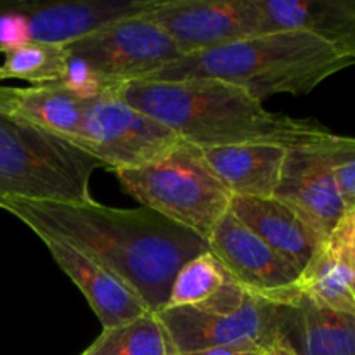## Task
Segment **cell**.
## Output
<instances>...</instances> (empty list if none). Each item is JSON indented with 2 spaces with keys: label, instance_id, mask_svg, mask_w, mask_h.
Masks as SVG:
<instances>
[{
  "label": "cell",
  "instance_id": "1",
  "mask_svg": "<svg viewBox=\"0 0 355 355\" xmlns=\"http://www.w3.org/2000/svg\"><path fill=\"white\" fill-rule=\"evenodd\" d=\"M0 208L31 231H45L85 252L120 277L158 314L186 262L207 252L203 238L151 208H113L97 201L6 200Z\"/></svg>",
  "mask_w": 355,
  "mask_h": 355
},
{
  "label": "cell",
  "instance_id": "2",
  "mask_svg": "<svg viewBox=\"0 0 355 355\" xmlns=\"http://www.w3.org/2000/svg\"><path fill=\"white\" fill-rule=\"evenodd\" d=\"M113 92L166 125L180 141L201 149L236 144H277L293 149L328 130L318 121L267 111L248 92L220 80L130 82Z\"/></svg>",
  "mask_w": 355,
  "mask_h": 355
},
{
  "label": "cell",
  "instance_id": "3",
  "mask_svg": "<svg viewBox=\"0 0 355 355\" xmlns=\"http://www.w3.org/2000/svg\"><path fill=\"white\" fill-rule=\"evenodd\" d=\"M354 64L352 55L307 31L281 30L184 55L139 82L220 80L263 103L277 94L305 96Z\"/></svg>",
  "mask_w": 355,
  "mask_h": 355
},
{
  "label": "cell",
  "instance_id": "4",
  "mask_svg": "<svg viewBox=\"0 0 355 355\" xmlns=\"http://www.w3.org/2000/svg\"><path fill=\"white\" fill-rule=\"evenodd\" d=\"M103 163L76 146L0 113V203L90 201Z\"/></svg>",
  "mask_w": 355,
  "mask_h": 355
},
{
  "label": "cell",
  "instance_id": "5",
  "mask_svg": "<svg viewBox=\"0 0 355 355\" xmlns=\"http://www.w3.org/2000/svg\"><path fill=\"white\" fill-rule=\"evenodd\" d=\"M132 198L207 241L231 207V193L215 177L203 149L180 141L144 166L114 172Z\"/></svg>",
  "mask_w": 355,
  "mask_h": 355
},
{
  "label": "cell",
  "instance_id": "6",
  "mask_svg": "<svg viewBox=\"0 0 355 355\" xmlns=\"http://www.w3.org/2000/svg\"><path fill=\"white\" fill-rule=\"evenodd\" d=\"M64 47L69 58L85 62L111 90L144 80L182 58L172 38L146 14L104 24Z\"/></svg>",
  "mask_w": 355,
  "mask_h": 355
},
{
  "label": "cell",
  "instance_id": "7",
  "mask_svg": "<svg viewBox=\"0 0 355 355\" xmlns=\"http://www.w3.org/2000/svg\"><path fill=\"white\" fill-rule=\"evenodd\" d=\"M179 142L175 132L125 103L113 90L85 99L80 149L113 172L153 163Z\"/></svg>",
  "mask_w": 355,
  "mask_h": 355
},
{
  "label": "cell",
  "instance_id": "8",
  "mask_svg": "<svg viewBox=\"0 0 355 355\" xmlns=\"http://www.w3.org/2000/svg\"><path fill=\"white\" fill-rule=\"evenodd\" d=\"M156 318L177 355L215 347L266 350L277 342L276 305L252 293L231 311L165 307Z\"/></svg>",
  "mask_w": 355,
  "mask_h": 355
},
{
  "label": "cell",
  "instance_id": "9",
  "mask_svg": "<svg viewBox=\"0 0 355 355\" xmlns=\"http://www.w3.org/2000/svg\"><path fill=\"white\" fill-rule=\"evenodd\" d=\"M146 16L182 58L267 33L260 0H156Z\"/></svg>",
  "mask_w": 355,
  "mask_h": 355
},
{
  "label": "cell",
  "instance_id": "10",
  "mask_svg": "<svg viewBox=\"0 0 355 355\" xmlns=\"http://www.w3.org/2000/svg\"><path fill=\"white\" fill-rule=\"evenodd\" d=\"M207 246L229 276L248 293L277 304L298 291L300 270L231 211L217 222L207 238Z\"/></svg>",
  "mask_w": 355,
  "mask_h": 355
},
{
  "label": "cell",
  "instance_id": "11",
  "mask_svg": "<svg viewBox=\"0 0 355 355\" xmlns=\"http://www.w3.org/2000/svg\"><path fill=\"white\" fill-rule=\"evenodd\" d=\"M322 135L300 148L288 149L274 198L293 208L322 241H328L347 218V208L331 166L319 148Z\"/></svg>",
  "mask_w": 355,
  "mask_h": 355
},
{
  "label": "cell",
  "instance_id": "12",
  "mask_svg": "<svg viewBox=\"0 0 355 355\" xmlns=\"http://www.w3.org/2000/svg\"><path fill=\"white\" fill-rule=\"evenodd\" d=\"M33 232L47 246L62 272L82 291L103 329L114 328L148 314V307L141 298L103 263L58 236L45 231Z\"/></svg>",
  "mask_w": 355,
  "mask_h": 355
},
{
  "label": "cell",
  "instance_id": "13",
  "mask_svg": "<svg viewBox=\"0 0 355 355\" xmlns=\"http://www.w3.org/2000/svg\"><path fill=\"white\" fill-rule=\"evenodd\" d=\"M274 305L277 343L297 355H355V315L315 304L300 286Z\"/></svg>",
  "mask_w": 355,
  "mask_h": 355
},
{
  "label": "cell",
  "instance_id": "14",
  "mask_svg": "<svg viewBox=\"0 0 355 355\" xmlns=\"http://www.w3.org/2000/svg\"><path fill=\"white\" fill-rule=\"evenodd\" d=\"M229 211L300 272L326 243L293 208L277 198L232 196Z\"/></svg>",
  "mask_w": 355,
  "mask_h": 355
},
{
  "label": "cell",
  "instance_id": "15",
  "mask_svg": "<svg viewBox=\"0 0 355 355\" xmlns=\"http://www.w3.org/2000/svg\"><path fill=\"white\" fill-rule=\"evenodd\" d=\"M0 113L80 148L85 99L58 85H0Z\"/></svg>",
  "mask_w": 355,
  "mask_h": 355
},
{
  "label": "cell",
  "instance_id": "16",
  "mask_svg": "<svg viewBox=\"0 0 355 355\" xmlns=\"http://www.w3.org/2000/svg\"><path fill=\"white\" fill-rule=\"evenodd\" d=\"M267 33L300 30L355 58V0H260Z\"/></svg>",
  "mask_w": 355,
  "mask_h": 355
},
{
  "label": "cell",
  "instance_id": "17",
  "mask_svg": "<svg viewBox=\"0 0 355 355\" xmlns=\"http://www.w3.org/2000/svg\"><path fill=\"white\" fill-rule=\"evenodd\" d=\"M288 149L277 144L205 148L203 156L231 196L274 198Z\"/></svg>",
  "mask_w": 355,
  "mask_h": 355
},
{
  "label": "cell",
  "instance_id": "18",
  "mask_svg": "<svg viewBox=\"0 0 355 355\" xmlns=\"http://www.w3.org/2000/svg\"><path fill=\"white\" fill-rule=\"evenodd\" d=\"M298 286L315 304L355 315V277L328 241L304 269Z\"/></svg>",
  "mask_w": 355,
  "mask_h": 355
},
{
  "label": "cell",
  "instance_id": "19",
  "mask_svg": "<svg viewBox=\"0 0 355 355\" xmlns=\"http://www.w3.org/2000/svg\"><path fill=\"white\" fill-rule=\"evenodd\" d=\"M80 355H177L165 328L148 312L114 328L103 329L99 338Z\"/></svg>",
  "mask_w": 355,
  "mask_h": 355
},
{
  "label": "cell",
  "instance_id": "20",
  "mask_svg": "<svg viewBox=\"0 0 355 355\" xmlns=\"http://www.w3.org/2000/svg\"><path fill=\"white\" fill-rule=\"evenodd\" d=\"M66 64L68 54L64 45L24 44L3 54L0 82L17 78L31 85H59Z\"/></svg>",
  "mask_w": 355,
  "mask_h": 355
},
{
  "label": "cell",
  "instance_id": "21",
  "mask_svg": "<svg viewBox=\"0 0 355 355\" xmlns=\"http://www.w3.org/2000/svg\"><path fill=\"white\" fill-rule=\"evenodd\" d=\"M231 279L227 270L207 250L180 267L165 307H200Z\"/></svg>",
  "mask_w": 355,
  "mask_h": 355
},
{
  "label": "cell",
  "instance_id": "22",
  "mask_svg": "<svg viewBox=\"0 0 355 355\" xmlns=\"http://www.w3.org/2000/svg\"><path fill=\"white\" fill-rule=\"evenodd\" d=\"M319 148L331 166L345 203L347 218H352L355 217V137L336 135L328 130L319 139Z\"/></svg>",
  "mask_w": 355,
  "mask_h": 355
},
{
  "label": "cell",
  "instance_id": "23",
  "mask_svg": "<svg viewBox=\"0 0 355 355\" xmlns=\"http://www.w3.org/2000/svg\"><path fill=\"white\" fill-rule=\"evenodd\" d=\"M33 0H0V54L31 44Z\"/></svg>",
  "mask_w": 355,
  "mask_h": 355
},
{
  "label": "cell",
  "instance_id": "24",
  "mask_svg": "<svg viewBox=\"0 0 355 355\" xmlns=\"http://www.w3.org/2000/svg\"><path fill=\"white\" fill-rule=\"evenodd\" d=\"M263 350L260 349H238V347H215V349L196 350V352H187L179 355H262Z\"/></svg>",
  "mask_w": 355,
  "mask_h": 355
},
{
  "label": "cell",
  "instance_id": "25",
  "mask_svg": "<svg viewBox=\"0 0 355 355\" xmlns=\"http://www.w3.org/2000/svg\"><path fill=\"white\" fill-rule=\"evenodd\" d=\"M262 355H297L293 352V350H290L288 347L281 345V343H274V345H270L269 349H266L262 352Z\"/></svg>",
  "mask_w": 355,
  "mask_h": 355
},
{
  "label": "cell",
  "instance_id": "26",
  "mask_svg": "<svg viewBox=\"0 0 355 355\" xmlns=\"http://www.w3.org/2000/svg\"><path fill=\"white\" fill-rule=\"evenodd\" d=\"M350 222H352V227H354V232H355V217L350 218Z\"/></svg>",
  "mask_w": 355,
  "mask_h": 355
}]
</instances>
